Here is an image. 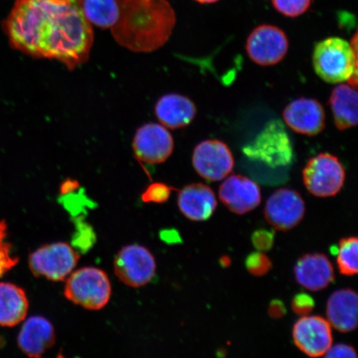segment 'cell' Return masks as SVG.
Listing matches in <instances>:
<instances>
[{
	"mask_svg": "<svg viewBox=\"0 0 358 358\" xmlns=\"http://www.w3.org/2000/svg\"><path fill=\"white\" fill-rule=\"evenodd\" d=\"M65 281V297L76 306L88 310H100L110 301V278L101 268H80L71 273Z\"/></svg>",
	"mask_w": 358,
	"mask_h": 358,
	"instance_id": "277c9868",
	"label": "cell"
},
{
	"mask_svg": "<svg viewBox=\"0 0 358 358\" xmlns=\"http://www.w3.org/2000/svg\"><path fill=\"white\" fill-rule=\"evenodd\" d=\"M315 307V299L307 293H299L295 294L291 301V308L295 315L299 316H307Z\"/></svg>",
	"mask_w": 358,
	"mask_h": 358,
	"instance_id": "83f0119b",
	"label": "cell"
},
{
	"mask_svg": "<svg viewBox=\"0 0 358 358\" xmlns=\"http://www.w3.org/2000/svg\"><path fill=\"white\" fill-rule=\"evenodd\" d=\"M195 1L199 2L200 3H213L219 1V0H195Z\"/></svg>",
	"mask_w": 358,
	"mask_h": 358,
	"instance_id": "d6a6232c",
	"label": "cell"
},
{
	"mask_svg": "<svg viewBox=\"0 0 358 358\" xmlns=\"http://www.w3.org/2000/svg\"><path fill=\"white\" fill-rule=\"evenodd\" d=\"M358 239L356 236L344 237L337 246V264L340 274L353 276L358 271Z\"/></svg>",
	"mask_w": 358,
	"mask_h": 358,
	"instance_id": "603a6c76",
	"label": "cell"
},
{
	"mask_svg": "<svg viewBox=\"0 0 358 358\" xmlns=\"http://www.w3.org/2000/svg\"><path fill=\"white\" fill-rule=\"evenodd\" d=\"M7 228L6 221H0V278L19 262V258L13 255L11 244L6 241Z\"/></svg>",
	"mask_w": 358,
	"mask_h": 358,
	"instance_id": "cb8c5ba5",
	"label": "cell"
},
{
	"mask_svg": "<svg viewBox=\"0 0 358 358\" xmlns=\"http://www.w3.org/2000/svg\"><path fill=\"white\" fill-rule=\"evenodd\" d=\"M173 148V138L162 124H145L134 134L133 150L141 162L147 164L164 163L172 155Z\"/></svg>",
	"mask_w": 358,
	"mask_h": 358,
	"instance_id": "30bf717a",
	"label": "cell"
},
{
	"mask_svg": "<svg viewBox=\"0 0 358 358\" xmlns=\"http://www.w3.org/2000/svg\"><path fill=\"white\" fill-rule=\"evenodd\" d=\"M219 262H220V265L226 268L227 266H229L231 264V259L229 257L224 256L219 259Z\"/></svg>",
	"mask_w": 358,
	"mask_h": 358,
	"instance_id": "1f68e13d",
	"label": "cell"
},
{
	"mask_svg": "<svg viewBox=\"0 0 358 358\" xmlns=\"http://www.w3.org/2000/svg\"><path fill=\"white\" fill-rule=\"evenodd\" d=\"M273 6L281 15L296 17L306 13L310 8L313 0H271Z\"/></svg>",
	"mask_w": 358,
	"mask_h": 358,
	"instance_id": "d4e9b609",
	"label": "cell"
},
{
	"mask_svg": "<svg viewBox=\"0 0 358 358\" xmlns=\"http://www.w3.org/2000/svg\"><path fill=\"white\" fill-rule=\"evenodd\" d=\"M173 189V187L163 182L152 183L142 194V201L147 203H164L169 200Z\"/></svg>",
	"mask_w": 358,
	"mask_h": 358,
	"instance_id": "4316f807",
	"label": "cell"
},
{
	"mask_svg": "<svg viewBox=\"0 0 358 358\" xmlns=\"http://www.w3.org/2000/svg\"><path fill=\"white\" fill-rule=\"evenodd\" d=\"M29 303L25 291L15 284L0 283V326L15 327L26 319Z\"/></svg>",
	"mask_w": 358,
	"mask_h": 358,
	"instance_id": "ffe728a7",
	"label": "cell"
},
{
	"mask_svg": "<svg viewBox=\"0 0 358 358\" xmlns=\"http://www.w3.org/2000/svg\"><path fill=\"white\" fill-rule=\"evenodd\" d=\"M83 10L90 24L98 28H113L118 20L117 0H83Z\"/></svg>",
	"mask_w": 358,
	"mask_h": 358,
	"instance_id": "7402d4cb",
	"label": "cell"
},
{
	"mask_svg": "<svg viewBox=\"0 0 358 358\" xmlns=\"http://www.w3.org/2000/svg\"><path fill=\"white\" fill-rule=\"evenodd\" d=\"M252 243L258 252H268L274 245L275 231L267 229L255 231L252 235Z\"/></svg>",
	"mask_w": 358,
	"mask_h": 358,
	"instance_id": "f1b7e54d",
	"label": "cell"
},
{
	"mask_svg": "<svg viewBox=\"0 0 358 358\" xmlns=\"http://www.w3.org/2000/svg\"><path fill=\"white\" fill-rule=\"evenodd\" d=\"M245 49L255 64L262 66L275 65L287 55L288 38L278 27L259 25L249 35Z\"/></svg>",
	"mask_w": 358,
	"mask_h": 358,
	"instance_id": "ba28073f",
	"label": "cell"
},
{
	"mask_svg": "<svg viewBox=\"0 0 358 358\" xmlns=\"http://www.w3.org/2000/svg\"><path fill=\"white\" fill-rule=\"evenodd\" d=\"M156 268L153 254L141 245L124 246L114 261L116 277L132 288H141L149 284L155 275Z\"/></svg>",
	"mask_w": 358,
	"mask_h": 358,
	"instance_id": "52a82bcc",
	"label": "cell"
},
{
	"mask_svg": "<svg viewBox=\"0 0 358 358\" xmlns=\"http://www.w3.org/2000/svg\"><path fill=\"white\" fill-rule=\"evenodd\" d=\"M286 313H287V310H286L284 302L280 299H273L268 304V315L273 320L281 319L286 315Z\"/></svg>",
	"mask_w": 358,
	"mask_h": 358,
	"instance_id": "4dcf8cb0",
	"label": "cell"
},
{
	"mask_svg": "<svg viewBox=\"0 0 358 358\" xmlns=\"http://www.w3.org/2000/svg\"><path fill=\"white\" fill-rule=\"evenodd\" d=\"M292 335L295 346L312 358L324 356L332 347L331 325L321 316H303L294 324Z\"/></svg>",
	"mask_w": 358,
	"mask_h": 358,
	"instance_id": "7c38bea8",
	"label": "cell"
},
{
	"mask_svg": "<svg viewBox=\"0 0 358 358\" xmlns=\"http://www.w3.org/2000/svg\"><path fill=\"white\" fill-rule=\"evenodd\" d=\"M357 92L348 84H340L334 88L329 98L336 127L346 131L357 124Z\"/></svg>",
	"mask_w": 358,
	"mask_h": 358,
	"instance_id": "44dd1931",
	"label": "cell"
},
{
	"mask_svg": "<svg viewBox=\"0 0 358 358\" xmlns=\"http://www.w3.org/2000/svg\"><path fill=\"white\" fill-rule=\"evenodd\" d=\"M283 118L292 131L304 136H317L325 128L323 106L310 98H299L290 102L283 111Z\"/></svg>",
	"mask_w": 358,
	"mask_h": 358,
	"instance_id": "4fadbf2b",
	"label": "cell"
},
{
	"mask_svg": "<svg viewBox=\"0 0 358 358\" xmlns=\"http://www.w3.org/2000/svg\"><path fill=\"white\" fill-rule=\"evenodd\" d=\"M58 358H64V357H62V355L59 356V357Z\"/></svg>",
	"mask_w": 358,
	"mask_h": 358,
	"instance_id": "836d02e7",
	"label": "cell"
},
{
	"mask_svg": "<svg viewBox=\"0 0 358 358\" xmlns=\"http://www.w3.org/2000/svg\"><path fill=\"white\" fill-rule=\"evenodd\" d=\"M294 272L298 284L313 292L326 289L335 279L333 264L322 253L303 255L295 264Z\"/></svg>",
	"mask_w": 358,
	"mask_h": 358,
	"instance_id": "2e32d148",
	"label": "cell"
},
{
	"mask_svg": "<svg viewBox=\"0 0 358 358\" xmlns=\"http://www.w3.org/2000/svg\"><path fill=\"white\" fill-rule=\"evenodd\" d=\"M79 255L65 243L44 245L30 255L29 266L37 277L55 281H65L75 271Z\"/></svg>",
	"mask_w": 358,
	"mask_h": 358,
	"instance_id": "8992f818",
	"label": "cell"
},
{
	"mask_svg": "<svg viewBox=\"0 0 358 358\" xmlns=\"http://www.w3.org/2000/svg\"><path fill=\"white\" fill-rule=\"evenodd\" d=\"M56 342L55 327L43 316H32L24 321L19 336L17 345L29 358H42Z\"/></svg>",
	"mask_w": 358,
	"mask_h": 358,
	"instance_id": "9a60e30c",
	"label": "cell"
},
{
	"mask_svg": "<svg viewBox=\"0 0 358 358\" xmlns=\"http://www.w3.org/2000/svg\"><path fill=\"white\" fill-rule=\"evenodd\" d=\"M324 358H357L355 348L348 344L339 343L331 347Z\"/></svg>",
	"mask_w": 358,
	"mask_h": 358,
	"instance_id": "f546056e",
	"label": "cell"
},
{
	"mask_svg": "<svg viewBox=\"0 0 358 358\" xmlns=\"http://www.w3.org/2000/svg\"><path fill=\"white\" fill-rule=\"evenodd\" d=\"M358 297L355 290L341 289L330 295L326 315L330 325L339 332H352L357 327Z\"/></svg>",
	"mask_w": 358,
	"mask_h": 358,
	"instance_id": "ac0fdd59",
	"label": "cell"
},
{
	"mask_svg": "<svg viewBox=\"0 0 358 358\" xmlns=\"http://www.w3.org/2000/svg\"><path fill=\"white\" fill-rule=\"evenodd\" d=\"M2 29L15 50L71 71L88 61L93 46L83 0H16Z\"/></svg>",
	"mask_w": 358,
	"mask_h": 358,
	"instance_id": "6da1fadb",
	"label": "cell"
},
{
	"mask_svg": "<svg viewBox=\"0 0 358 358\" xmlns=\"http://www.w3.org/2000/svg\"><path fill=\"white\" fill-rule=\"evenodd\" d=\"M264 214L268 223L275 229L287 231L303 220L306 203L296 191L280 189L268 196Z\"/></svg>",
	"mask_w": 358,
	"mask_h": 358,
	"instance_id": "8fae6325",
	"label": "cell"
},
{
	"mask_svg": "<svg viewBox=\"0 0 358 358\" xmlns=\"http://www.w3.org/2000/svg\"><path fill=\"white\" fill-rule=\"evenodd\" d=\"M178 206L187 219L204 222L213 217L217 201L214 192L203 183H192L178 192Z\"/></svg>",
	"mask_w": 358,
	"mask_h": 358,
	"instance_id": "e0dca14e",
	"label": "cell"
},
{
	"mask_svg": "<svg viewBox=\"0 0 358 358\" xmlns=\"http://www.w3.org/2000/svg\"><path fill=\"white\" fill-rule=\"evenodd\" d=\"M302 174L307 190L319 198L339 194L346 179L345 169L337 157L326 153L308 160Z\"/></svg>",
	"mask_w": 358,
	"mask_h": 358,
	"instance_id": "5b68a950",
	"label": "cell"
},
{
	"mask_svg": "<svg viewBox=\"0 0 358 358\" xmlns=\"http://www.w3.org/2000/svg\"><path fill=\"white\" fill-rule=\"evenodd\" d=\"M157 118L164 127L176 129L187 127L194 120L196 107L194 102L179 94H167L155 105Z\"/></svg>",
	"mask_w": 358,
	"mask_h": 358,
	"instance_id": "d6986e66",
	"label": "cell"
},
{
	"mask_svg": "<svg viewBox=\"0 0 358 358\" xmlns=\"http://www.w3.org/2000/svg\"><path fill=\"white\" fill-rule=\"evenodd\" d=\"M315 73L331 84L348 82L357 86V51L350 43L338 37H331L317 43L313 55Z\"/></svg>",
	"mask_w": 358,
	"mask_h": 358,
	"instance_id": "3957f363",
	"label": "cell"
},
{
	"mask_svg": "<svg viewBox=\"0 0 358 358\" xmlns=\"http://www.w3.org/2000/svg\"><path fill=\"white\" fill-rule=\"evenodd\" d=\"M246 270L250 275L259 277L266 275L272 268V262L270 257L261 252L250 253L245 259Z\"/></svg>",
	"mask_w": 358,
	"mask_h": 358,
	"instance_id": "484cf974",
	"label": "cell"
},
{
	"mask_svg": "<svg viewBox=\"0 0 358 358\" xmlns=\"http://www.w3.org/2000/svg\"><path fill=\"white\" fill-rule=\"evenodd\" d=\"M119 17L111 28L115 41L134 52H151L169 41L176 15L168 0H117Z\"/></svg>",
	"mask_w": 358,
	"mask_h": 358,
	"instance_id": "7a4b0ae2",
	"label": "cell"
},
{
	"mask_svg": "<svg viewBox=\"0 0 358 358\" xmlns=\"http://www.w3.org/2000/svg\"><path fill=\"white\" fill-rule=\"evenodd\" d=\"M234 158L225 143L209 140L196 146L192 165L199 176L209 182L221 181L232 172Z\"/></svg>",
	"mask_w": 358,
	"mask_h": 358,
	"instance_id": "9c48e42d",
	"label": "cell"
},
{
	"mask_svg": "<svg viewBox=\"0 0 358 358\" xmlns=\"http://www.w3.org/2000/svg\"><path fill=\"white\" fill-rule=\"evenodd\" d=\"M222 203L237 215L252 212L262 203L261 189L257 183L241 176H231L219 189Z\"/></svg>",
	"mask_w": 358,
	"mask_h": 358,
	"instance_id": "5bb4252c",
	"label": "cell"
}]
</instances>
